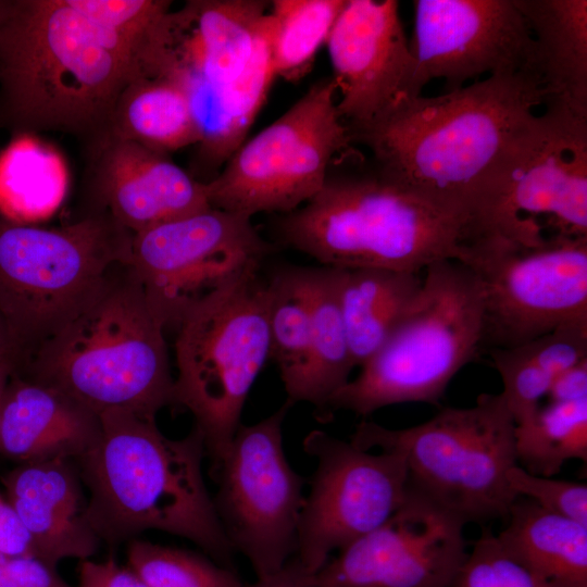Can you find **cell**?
Masks as SVG:
<instances>
[{
	"mask_svg": "<svg viewBox=\"0 0 587 587\" xmlns=\"http://www.w3.org/2000/svg\"><path fill=\"white\" fill-rule=\"evenodd\" d=\"M546 96L530 72L496 74L434 97L402 98L350 134L386 180L488 227L513 149Z\"/></svg>",
	"mask_w": 587,
	"mask_h": 587,
	"instance_id": "cell-1",
	"label": "cell"
},
{
	"mask_svg": "<svg viewBox=\"0 0 587 587\" xmlns=\"http://www.w3.org/2000/svg\"><path fill=\"white\" fill-rule=\"evenodd\" d=\"M145 76L133 49L68 0H8L0 22V126L58 132L85 147L110 132L124 88Z\"/></svg>",
	"mask_w": 587,
	"mask_h": 587,
	"instance_id": "cell-2",
	"label": "cell"
},
{
	"mask_svg": "<svg viewBox=\"0 0 587 587\" xmlns=\"http://www.w3.org/2000/svg\"><path fill=\"white\" fill-rule=\"evenodd\" d=\"M99 417V434L76 464L90 494L87 519L100 541L118 544L160 530L190 540L235 570V550L203 477L201 433L193 427L172 439L154 419L125 411Z\"/></svg>",
	"mask_w": 587,
	"mask_h": 587,
	"instance_id": "cell-3",
	"label": "cell"
},
{
	"mask_svg": "<svg viewBox=\"0 0 587 587\" xmlns=\"http://www.w3.org/2000/svg\"><path fill=\"white\" fill-rule=\"evenodd\" d=\"M164 326L128 265L26 360L30 379L67 395L97 415L147 419L174 402Z\"/></svg>",
	"mask_w": 587,
	"mask_h": 587,
	"instance_id": "cell-4",
	"label": "cell"
},
{
	"mask_svg": "<svg viewBox=\"0 0 587 587\" xmlns=\"http://www.w3.org/2000/svg\"><path fill=\"white\" fill-rule=\"evenodd\" d=\"M474 226L372 173L327 176L321 190L283 214L277 237L321 265L422 272L460 261Z\"/></svg>",
	"mask_w": 587,
	"mask_h": 587,
	"instance_id": "cell-5",
	"label": "cell"
},
{
	"mask_svg": "<svg viewBox=\"0 0 587 587\" xmlns=\"http://www.w3.org/2000/svg\"><path fill=\"white\" fill-rule=\"evenodd\" d=\"M133 235L108 213L59 227L0 220V316L18 362L129 263Z\"/></svg>",
	"mask_w": 587,
	"mask_h": 587,
	"instance_id": "cell-6",
	"label": "cell"
},
{
	"mask_svg": "<svg viewBox=\"0 0 587 587\" xmlns=\"http://www.w3.org/2000/svg\"><path fill=\"white\" fill-rule=\"evenodd\" d=\"M515 426L500 392L482 394L471 407L441 408L407 428L364 419L350 441L369 451L400 453L411 489L465 525L487 524L504 520L517 498L507 477L517 464Z\"/></svg>",
	"mask_w": 587,
	"mask_h": 587,
	"instance_id": "cell-7",
	"label": "cell"
},
{
	"mask_svg": "<svg viewBox=\"0 0 587 587\" xmlns=\"http://www.w3.org/2000/svg\"><path fill=\"white\" fill-rule=\"evenodd\" d=\"M482 291L474 272L458 260L424 270L421 289L383 347L328 401L366 417L394 404H438L453 377L480 353Z\"/></svg>",
	"mask_w": 587,
	"mask_h": 587,
	"instance_id": "cell-8",
	"label": "cell"
},
{
	"mask_svg": "<svg viewBox=\"0 0 587 587\" xmlns=\"http://www.w3.org/2000/svg\"><path fill=\"white\" fill-rule=\"evenodd\" d=\"M175 338L174 402L188 410L212 465L226 453L270 360L268 290L260 271L196 304Z\"/></svg>",
	"mask_w": 587,
	"mask_h": 587,
	"instance_id": "cell-9",
	"label": "cell"
},
{
	"mask_svg": "<svg viewBox=\"0 0 587 587\" xmlns=\"http://www.w3.org/2000/svg\"><path fill=\"white\" fill-rule=\"evenodd\" d=\"M460 261L480 285V353L587 320V237L528 242L488 230L465 243Z\"/></svg>",
	"mask_w": 587,
	"mask_h": 587,
	"instance_id": "cell-10",
	"label": "cell"
},
{
	"mask_svg": "<svg viewBox=\"0 0 587 587\" xmlns=\"http://www.w3.org/2000/svg\"><path fill=\"white\" fill-rule=\"evenodd\" d=\"M351 142L338 113L336 85L323 78L204 182L208 201L249 217L290 213L321 190L332 162Z\"/></svg>",
	"mask_w": 587,
	"mask_h": 587,
	"instance_id": "cell-11",
	"label": "cell"
},
{
	"mask_svg": "<svg viewBox=\"0 0 587 587\" xmlns=\"http://www.w3.org/2000/svg\"><path fill=\"white\" fill-rule=\"evenodd\" d=\"M275 250L251 217L208 208L133 235L127 264L164 328L200 301L261 271Z\"/></svg>",
	"mask_w": 587,
	"mask_h": 587,
	"instance_id": "cell-12",
	"label": "cell"
},
{
	"mask_svg": "<svg viewBox=\"0 0 587 587\" xmlns=\"http://www.w3.org/2000/svg\"><path fill=\"white\" fill-rule=\"evenodd\" d=\"M290 407L286 401L270 416L240 424L226 453L212 465L217 516L257 579L278 572L297 550L305 495L304 480L283 447V423Z\"/></svg>",
	"mask_w": 587,
	"mask_h": 587,
	"instance_id": "cell-13",
	"label": "cell"
},
{
	"mask_svg": "<svg viewBox=\"0 0 587 587\" xmlns=\"http://www.w3.org/2000/svg\"><path fill=\"white\" fill-rule=\"evenodd\" d=\"M304 451L316 460L305 495L294 555L316 573L340 550L387 522L408 491L403 457L374 453L322 429L303 439Z\"/></svg>",
	"mask_w": 587,
	"mask_h": 587,
	"instance_id": "cell-14",
	"label": "cell"
},
{
	"mask_svg": "<svg viewBox=\"0 0 587 587\" xmlns=\"http://www.w3.org/2000/svg\"><path fill=\"white\" fill-rule=\"evenodd\" d=\"M545 105L503 168L487 230L515 236L542 217L554 235L587 237V116Z\"/></svg>",
	"mask_w": 587,
	"mask_h": 587,
	"instance_id": "cell-15",
	"label": "cell"
},
{
	"mask_svg": "<svg viewBox=\"0 0 587 587\" xmlns=\"http://www.w3.org/2000/svg\"><path fill=\"white\" fill-rule=\"evenodd\" d=\"M413 8L419 95L433 79L450 91L483 75H536L533 35L515 0H414Z\"/></svg>",
	"mask_w": 587,
	"mask_h": 587,
	"instance_id": "cell-16",
	"label": "cell"
},
{
	"mask_svg": "<svg viewBox=\"0 0 587 587\" xmlns=\"http://www.w3.org/2000/svg\"><path fill=\"white\" fill-rule=\"evenodd\" d=\"M464 527L408 486L387 522L340 549L315 574L323 587H450L467 553Z\"/></svg>",
	"mask_w": 587,
	"mask_h": 587,
	"instance_id": "cell-17",
	"label": "cell"
},
{
	"mask_svg": "<svg viewBox=\"0 0 587 587\" xmlns=\"http://www.w3.org/2000/svg\"><path fill=\"white\" fill-rule=\"evenodd\" d=\"M338 113L359 130L415 90V59L396 0H347L326 42Z\"/></svg>",
	"mask_w": 587,
	"mask_h": 587,
	"instance_id": "cell-18",
	"label": "cell"
},
{
	"mask_svg": "<svg viewBox=\"0 0 587 587\" xmlns=\"http://www.w3.org/2000/svg\"><path fill=\"white\" fill-rule=\"evenodd\" d=\"M83 152L90 213H108L133 234L211 207L204 182L167 154L110 132Z\"/></svg>",
	"mask_w": 587,
	"mask_h": 587,
	"instance_id": "cell-19",
	"label": "cell"
},
{
	"mask_svg": "<svg viewBox=\"0 0 587 587\" xmlns=\"http://www.w3.org/2000/svg\"><path fill=\"white\" fill-rule=\"evenodd\" d=\"M271 4L259 0H190L172 12L160 75L175 78L190 101L235 79L263 33Z\"/></svg>",
	"mask_w": 587,
	"mask_h": 587,
	"instance_id": "cell-20",
	"label": "cell"
},
{
	"mask_svg": "<svg viewBox=\"0 0 587 587\" xmlns=\"http://www.w3.org/2000/svg\"><path fill=\"white\" fill-rule=\"evenodd\" d=\"M5 498L27 533L35 558L57 569L67 559H91L100 539L87 519L75 460L21 463L3 477Z\"/></svg>",
	"mask_w": 587,
	"mask_h": 587,
	"instance_id": "cell-21",
	"label": "cell"
},
{
	"mask_svg": "<svg viewBox=\"0 0 587 587\" xmlns=\"http://www.w3.org/2000/svg\"><path fill=\"white\" fill-rule=\"evenodd\" d=\"M100 417L62 391L30 378L9 380L2 401L0 453L20 463L77 460L95 442Z\"/></svg>",
	"mask_w": 587,
	"mask_h": 587,
	"instance_id": "cell-22",
	"label": "cell"
},
{
	"mask_svg": "<svg viewBox=\"0 0 587 587\" xmlns=\"http://www.w3.org/2000/svg\"><path fill=\"white\" fill-rule=\"evenodd\" d=\"M534 39L546 103L587 116V1L515 0Z\"/></svg>",
	"mask_w": 587,
	"mask_h": 587,
	"instance_id": "cell-23",
	"label": "cell"
},
{
	"mask_svg": "<svg viewBox=\"0 0 587 587\" xmlns=\"http://www.w3.org/2000/svg\"><path fill=\"white\" fill-rule=\"evenodd\" d=\"M500 544L546 587H587V525L517 496Z\"/></svg>",
	"mask_w": 587,
	"mask_h": 587,
	"instance_id": "cell-24",
	"label": "cell"
},
{
	"mask_svg": "<svg viewBox=\"0 0 587 587\" xmlns=\"http://www.w3.org/2000/svg\"><path fill=\"white\" fill-rule=\"evenodd\" d=\"M422 280L421 272L341 270L339 302L354 366L361 367L392 335Z\"/></svg>",
	"mask_w": 587,
	"mask_h": 587,
	"instance_id": "cell-25",
	"label": "cell"
},
{
	"mask_svg": "<svg viewBox=\"0 0 587 587\" xmlns=\"http://www.w3.org/2000/svg\"><path fill=\"white\" fill-rule=\"evenodd\" d=\"M270 45L268 14L257 48L243 71L232 82L191 102L200 130V165L217 167L243 143L275 78Z\"/></svg>",
	"mask_w": 587,
	"mask_h": 587,
	"instance_id": "cell-26",
	"label": "cell"
},
{
	"mask_svg": "<svg viewBox=\"0 0 587 587\" xmlns=\"http://www.w3.org/2000/svg\"><path fill=\"white\" fill-rule=\"evenodd\" d=\"M502 382L515 424L534 414L555 378L587 359V320L571 322L523 345L486 352Z\"/></svg>",
	"mask_w": 587,
	"mask_h": 587,
	"instance_id": "cell-27",
	"label": "cell"
},
{
	"mask_svg": "<svg viewBox=\"0 0 587 587\" xmlns=\"http://www.w3.org/2000/svg\"><path fill=\"white\" fill-rule=\"evenodd\" d=\"M110 133L163 154L200 141L186 88L165 75L140 76L124 88L112 113Z\"/></svg>",
	"mask_w": 587,
	"mask_h": 587,
	"instance_id": "cell-28",
	"label": "cell"
},
{
	"mask_svg": "<svg viewBox=\"0 0 587 587\" xmlns=\"http://www.w3.org/2000/svg\"><path fill=\"white\" fill-rule=\"evenodd\" d=\"M341 268L310 267L311 336L301 402L326 421L329 399L350 379L352 361L339 302Z\"/></svg>",
	"mask_w": 587,
	"mask_h": 587,
	"instance_id": "cell-29",
	"label": "cell"
},
{
	"mask_svg": "<svg viewBox=\"0 0 587 587\" xmlns=\"http://www.w3.org/2000/svg\"><path fill=\"white\" fill-rule=\"evenodd\" d=\"M61 155L34 135L16 136L0 153V213L18 224L53 215L67 190Z\"/></svg>",
	"mask_w": 587,
	"mask_h": 587,
	"instance_id": "cell-30",
	"label": "cell"
},
{
	"mask_svg": "<svg viewBox=\"0 0 587 587\" xmlns=\"http://www.w3.org/2000/svg\"><path fill=\"white\" fill-rule=\"evenodd\" d=\"M270 360L278 367L287 402H301L310 352V267L277 268L266 279Z\"/></svg>",
	"mask_w": 587,
	"mask_h": 587,
	"instance_id": "cell-31",
	"label": "cell"
},
{
	"mask_svg": "<svg viewBox=\"0 0 587 587\" xmlns=\"http://www.w3.org/2000/svg\"><path fill=\"white\" fill-rule=\"evenodd\" d=\"M517 464L553 477L571 460H587V398L548 402L515 426Z\"/></svg>",
	"mask_w": 587,
	"mask_h": 587,
	"instance_id": "cell-32",
	"label": "cell"
},
{
	"mask_svg": "<svg viewBox=\"0 0 587 587\" xmlns=\"http://www.w3.org/2000/svg\"><path fill=\"white\" fill-rule=\"evenodd\" d=\"M347 0H275L268 11V45L276 77L302 78L326 45Z\"/></svg>",
	"mask_w": 587,
	"mask_h": 587,
	"instance_id": "cell-33",
	"label": "cell"
},
{
	"mask_svg": "<svg viewBox=\"0 0 587 587\" xmlns=\"http://www.w3.org/2000/svg\"><path fill=\"white\" fill-rule=\"evenodd\" d=\"M68 3L89 22L124 40L136 53L143 75L152 76L167 40L172 1L68 0Z\"/></svg>",
	"mask_w": 587,
	"mask_h": 587,
	"instance_id": "cell-34",
	"label": "cell"
},
{
	"mask_svg": "<svg viewBox=\"0 0 587 587\" xmlns=\"http://www.w3.org/2000/svg\"><path fill=\"white\" fill-rule=\"evenodd\" d=\"M128 566L147 587H247L235 570L191 550L132 539Z\"/></svg>",
	"mask_w": 587,
	"mask_h": 587,
	"instance_id": "cell-35",
	"label": "cell"
},
{
	"mask_svg": "<svg viewBox=\"0 0 587 587\" xmlns=\"http://www.w3.org/2000/svg\"><path fill=\"white\" fill-rule=\"evenodd\" d=\"M450 587H546L515 561L497 535L484 529L460 565Z\"/></svg>",
	"mask_w": 587,
	"mask_h": 587,
	"instance_id": "cell-36",
	"label": "cell"
},
{
	"mask_svg": "<svg viewBox=\"0 0 587 587\" xmlns=\"http://www.w3.org/2000/svg\"><path fill=\"white\" fill-rule=\"evenodd\" d=\"M512 490L541 508L587 525V485L535 475L519 464L508 471Z\"/></svg>",
	"mask_w": 587,
	"mask_h": 587,
	"instance_id": "cell-37",
	"label": "cell"
},
{
	"mask_svg": "<svg viewBox=\"0 0 587 587\" xmlns=\"http://www.w3.org/2000/svg\"><path fill=\"white\" fill-rule=\"evenodd\" d=\"M0 587H73L34 557L0 555Z\"/></svg>",
	"mask_w": 587,
	"mask_h": 587,
	"instance_id": "cell-38",
	"label": "cell"
},
{
	"mask_svg": "<svg viewBox=\"0 0 587 587\" xmlns=\"http://www.w3.org/2000/svg\"><path fill=\"white\" fill-rule=\"evenodd\" d=\"M73 587H147L129 567L113 558L105 561L83 560L78 567V583Z\"/></svg>",
	"mask_w": 587,
	"mask_h": 587,
	"instance_id": "cell-39",
	"label": "cell"
},
{
	"mask_svg": "<svg viewBox=\"0 0 587 587\" xmlns=\"http://www.w3.org/2000/svg\"><path fill=\"white\" fill-rule=\"evenodd\" d=\"M0 555L34 557L27 533L22 526L14 509L0 494Z\"/></svg>",
	"mask_w": 587,
	"mask_h": 587,
	"instance_id": "cell-40",
	"label": "cell"
},
{
	"mask_svg": "<svg viewBox=\"0 0 587 587\" xmlns=\"http://www.w3.org/2000/svg\"><path fill=\"white\" fill-rule=\"evenodd\" d=\"M587 398V359L560 374L547 395L548 402H569Z\"/></svg>",
	"mask_w": 587,
	"mask_h": 587,
	"instance_id": "cell-41",
	"label": "cell"
},
{
	"mask_svg": "<svg viewBox=\"0 0 587 587\" xmlns=\"http://www.w3.org/2000/svg\"><path fill=\"white\" fill-rule=\"evenodd\" d=\"M247 587H323L316 574L308 571L295 557H292L275 574L257 579Z\"/></svg>",
	"mask_w": 587,
	"mask_h": 587,
	"instance_id": "cell-42",
	"label": "cell"
},
{
	"mask_svg": "<svg viewBox=\"0 0 587 587\" xmlns=\"http://www.w3.org/2000/svg\"><path fill=\"white\" fill-rule=\"evenodd\" d=\"M15 367H16V364L14 361L10 359L0 358V422H1V409H2L4 391Z\"/></svg>",
	"mask_w": 587,
	"mask_h": 587,
	"instance_id": "cell-43",
	"label": "cell"
},
{
	"mask_svg": "<svg viewBox=\"0 0 587 587\" xmlns=\"http://www.w3.org/2000/svg\"><path fill=\"white\" fill-rule=\"evenodd\" d=\"M0 358L10 359L14 361L15 364H17L18 362L1 316H0Z\"/></svg>",
	"mask_w": 587,
	"mask_h": 587,
	"instance_id": "cell-44",
	"label": "cell"
},
{
	"mask_svg": "<svg viewBox=\"0 0 587 587\" xmlns=\"http://www.w3.org/2000/svg\"><path fill=\"white\" fill-rule=\"evenodd\" d=\"M7 3H8V0H0V22L4 15Z\"/></svg>",
	"mask_w": 587,
	"mask_h": 587,
	"instance_id": "cell-45",
	"label": "cell"
}]
</instances>
